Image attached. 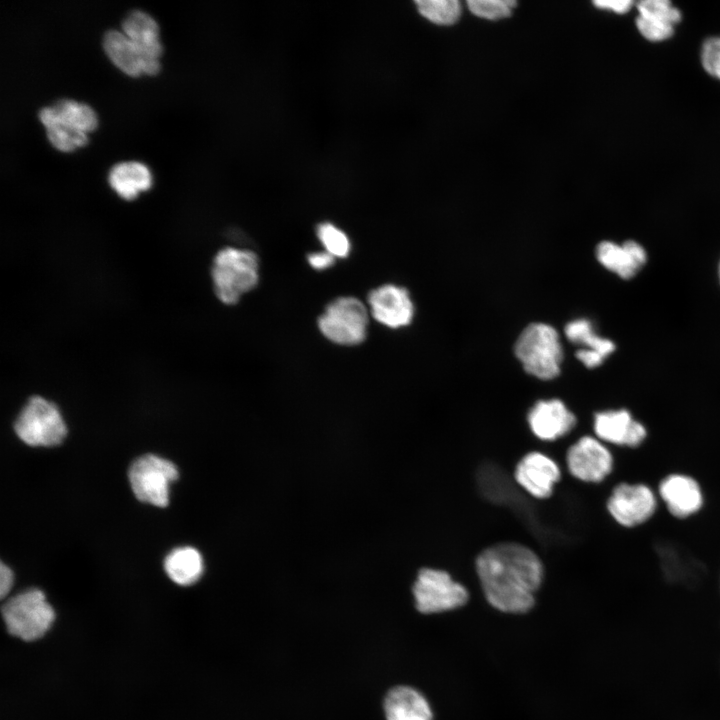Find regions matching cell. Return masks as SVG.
Wrapping results in <instances>:
<instances>
[{
	"mask_svg": "<svg viewBox=\"0 0 720 720\" xmlns=\"http://www.w3.org/2000/svg\"><path fill=\"white\" fill-rule=\"evenodd\" d=\"M476 569L488 602L508 613L527 612L534 605L543 567L529 548L516 543H502L484 550Z\"/></svg>",
	"mask_w": 720,
	"mask_h": 720,
	"instance_id": "cell-1",
	"label": "cell"
},
{
	"mask_svg": "<svg viewBox=\"0 0 720 720\" xmlns=\"http://www.w3.org/2000/svg\"><path fill=\"white\" fill-rule=\"evenodd\" d=\"M514 352L525 371L539 379L550 380L560 373L563 359L559 334L545 323H532L519 335Z\"/></svg>",
	"mask_w": 720,
	"mask_h": 720,
	"instance_id": "cell-2",
	"label": "cell"
},
{
	"mask_svg": "<svg viewBox=\"0 0 720 720\" xmlns=\"http://www.w3.org/2000/svg\"><path fill=\"white\" fill-rule=\"evenodd\" d=\"M258 257L250 250L227 247L213 261L211 275L218 299L235 304L258 283Z\"/></svg>",
	"mask_w": 720,
	"mask_h": 720,
	"instance_id": "cell-3",
	"label": "cell"
},
{
	"mask_svg": "<svg viewBox=\"0 0 720 720\" xmlns=\"http://www.w3.org/2000/svg\"><path fill=\"white\" fill-rule=\"evenodd\" d=\"M1 613L8 633L24 641L43 637L55 619L53 607L44 593L35 588L8 599L2 605Z\"/></svg>",
	"mask_w": 720,
	"mask_h": 720,
	"instance_id": "cell-4",
	"label": "cell"
},
{
	"mask_svg": "<svg viewBox=\"0 0 720 720\" xmlns=\"http://www.w3.org/2000/svg\"><path fill=\"white\" fill-rule=\"evenodd\" d=\"M14 429L17 436L30 446H56L67 428L58 407L41 396H33L21 410Z\"/></svg>",
	"mask_w": 720,
	"mask_h": 720,
	"instance_id": "cell-5",
	"label": "cell"
},
{
	"mask_svg": "<svg viewBox=\"0 0 720 720\" xmlns=\"http://www.w3.org/2000/svg\"><path fill=\"white\" fill-rule=\"evenodd\" d=\"M368 312L355 297H340L329 303L318 319L321 333L340 345H357L367 335Z\"/></svg>",
	"mask_w": 720,
	"mask_h": 720,
	"instance_id": "cell-6",
	"label": "cell"
},
{
	"mask_svg": "<svg viewBox=\"0 0 720 720\" xmlns=\"http://www.w3.org/2000/svg\"><path fill=\"white\" fill-rule=\"evenodd\" d=\"M128 477L138 500L165 507L169 502L170 483L178 478V470L171 461L146 454L131 464Z\"/></svg>",
	"mask_w": 720,
	"mask_h": 720,
	"instance_id": "cell-7",
	"label": "cell"
},
{
	"mask_svg": "<svg viewBox=\"0 0 720 720\" xmlns=\"http://www.w3.org/2000/svg\"><path fill=\"white\" fill-rule=\"evenodd\" d=\"M416 608L424 614L439 613L463 606L467 590L442 570L422 569L413 585Z\"/></svg>",
	"mask_w": 720,
	"mask_h": 720,
	"instance_id": "cell-8",
	"label": "cell"
},
{
	"mask_svg": "<svg viewBox=\"0 0 720 720\" xmlns=\"http://www.w3.org/2000/svg\"><path fill=\"white\" fill-rule=\"evenodd\" d=\"M657 500L652 489L641 483L617 485L607 502L613 519L624 527H635L648 521L656 511Z\"/></svg>",
	"mask_w": 720,
	"mask_h": 720,
	"instance_id": "cell-9",
	"label": "cell"
},
{
	"mask_svg": "<svg viewBox=\"0 0 720 720\" xmlns=\"http://www.w3.org/2000/svg\"><path fill=\"white\" fill-rule=\"evenodd\" d=\"M567 464L574 477L586 482H600L612 471L613 458L599 439L585 436L570 447Z\"/></svg>",
	"mask_w": 720,
	"mask_h": 720,
	"instance_id": "cell-10",
	"label": "cell"
},
{
	"mask_svg": "<svg viewBox=\"0 0 720 720\" xmlns=\"http://www.w3.org/2000/svg\"><path fill=\"white\" fill-rule=\"evenodd\" d=\"M372 316L390 328L410 324L414 306L407 289L393 284L380 286L368 295Z\"/></svg>",
	"mask_w": 720,
	"mask_h": 720,
	"instance_id": "cell-11",
	"label": "cell"
},
{
	"mask_svg": "<svg viewBox=\"0 0 720 720\" xmlns=\"http://www.w3.org/2000/svg\"><path fill=\"white\" fill-rule=\"evenodd\" d=\"M594 431L599 440L631 448L641 445L647 437L645 426L626 409L597 413Z\"/></svg>",
	"mask_w": 720,
	"mask_h": 720,
	"instance_id": "cell-12",
	"label": "cell"
},
{
	"mask_svg": "<svg viewBox=\"0 0 720 720\" xmlns=\"http://www.w3.org/2000/svg\"><path fill=\"white\" fill-rule=\"evenodd\" d=\"M659 495L669 513L679 519L696 514L703 506L699 483L685 474H670L659 484Z\"/></svg>",
	"mask_w": 720,
	"mask_h": 720,
	"instance_id": "cell-13",
	"label": "cell"
},
{
	"mask_svg": "<svg viewBox=\"0 0 720 720\" xmlns=\"http://www.w3.org/2000/svg\"><path fill=\"white\" fill-rule=\"evenodd\" d=\"M515 478L534 497L546 498L551 495L554 484L559 480L560 470L551 458L533 452L518 463Z\"/></svg>",
	"mask_w": 720,
	"mask_h": 720,
	"instance_id": "cell-14",
	"label": "cell"
},
{
	"mask_svg": "<svg viewBox=\"0 0 720 720\" xmlns=\"http://www.w3.org/2000/svg\"><path fill=\"white\" fill-rule=\"evenodd\" d=\"M528 422L538 438L555 440L574 427L576 418L562 401L553 399L537 402L528 414Z\"/></svg>",
	"mask_w": 720,
	"mask_h": 720,
	"instance_id": "cell-15",
	"label": "cell"
},
{
	"mask_svg": "<svg viewBox=\"0 0 720 720\" xmlns=\"http://www.w3.org/2000/svg\"><path fill=\"white\" fill-rule=\"evenodd\" d=\"M596 257L606 269L623 279L634 277L647 261L645 249L634 240L621 245L603 241L596 248Z\"/></svg>",
	"mask_w": 720,
	"mask_h": 720,
	"instance_id": "cell-16",
	"label": "cell"
},
{
	"mask_svg": "<svg viewBox=\"0 0 720 720\" xmlns=\"http://www.w3.org/2000/svg\"><path fill=\"white\" fill-rule=\"evenodd\" d=\"M103 47L110 60L124 73L136 77L141 73L155 75L159 62L145 60L132 41L117 30H108L103 37Z\"/></svg>",
	"mask_w": 720,
	"mask_h": 720,
	"instance_id": "cell-17",
	"label": "cell"
},
{
	"mask_svg": "<svg viewBox=\"0 0 720 720\" xmlns=\"http://www.w3.org/2000/svg\"><path fill=\"white\" fill-rule=\"evenodd\" d=\"M122 29L145 60L159 62L162 53L159 27L149 14L141 10L130 11L122 21Z\"/></svg>",
	"mask_w": 720,
	"mask_h": 720,
	"instance_id": "cell-18",
	"label": "cell"
},
{
	"mask_svg": "<svg viewBox=\"0 0 720 720\" xmlns=\"http://www.w3.org/2000/svg\"><path fill=\"white\" fill-rule=\"evenodd\" d=\"M387 720H432V711L426 698L409 686H396L384 699Z\"/></svg>",
	"mask_w": 720,
	"mask_h": 720,
	"instance_id": "cell-19",
	"label": "cell"
},
{
	"mask_svg": "<svg viewBox=\"0 0 720 720\" xmlns=\"http://www.w3.org/2000/svg\"><path fill=\"white\" fill-rule=\"evenodd\" d=\"M39 119L45 128L54 123H61L85 133L94 130L97 126L96 114L90 106L69 99H61L51 107L42 108L39 111Z\"/></svg>",
	"mask_w": 720,
	"mask_h": 720,
	"instance_id": "cell-20",
	"label": "cell"
},
{
	"mask_svg": "<svg viewBox=\"0 0 720 720\" xmlns=\"http://www.w3.org/2000/svg\"><path fill=\"white\" fill-rule=\"evenodd\" d=\"M108 181L111 188L123 199L132 200L140 191L151 186V173L148 168L137 161L120 162L109 172Z\"/></svg>",
	"mask_w": 720,
	"mask_h": 720,
	"instance_id": "cell-21",
	"label": "cell"
},
{
	"mask_svg": "<svg viewBox=\"0 0 720 720\" xmlns=\"http://www.w3.org/2000/svg\"><path fill=\"white\" fill-rule=\"evenodd\" d=\"M168 577L181 586L192 585L203 572V559L198 550L185 546L172 550L164 560Z\"/></svg>",
	"mask_w": 720,
	"mask_h": 720,
	"instance_id": "cell-22",
	"label": "cell"
},
{
	"mask_svg": "<svg viewBox=\"0 0 720 720\" xmlns=\"http://www.w3.org/2000/svg\"><path fill=\"white\" fill-rule=\"evenodd\" d=\"M565 335L572 343L582 345V349L595 351L605 358L615 350L614 343L597 335L586 319L569 322L565 327Z\"/></svg>",
	"mask_w": 720,
	"mask_h": 720,
	"instance_id": "cell-23",
	"label": "cell"
},
{
	"mask_svg": "<svg viewBox=\"0 0 720 720\" xmlns=\"http://www.w3.org/2000/svg\"><path fill=\"white\" fill-rule=\"evenodd\" d=\"M419 13L438 25H451L460 17L461 6L457 0H418Z\"/></svg>",
	"mask_w": 720,
	"mask_h": 720,
	"instance_id": "cell-24",
	"label": "cell"
},
{
	"mask_svg": "<svg viewBox=\"0 0 720 720\" xmlns=\"http://www.w3.org/2000/svg\"><path fill=\"white\" fill-rule=\"evenodd\" d=\"M638 16L655 24L674 27L681 12L669 0H642L636 4Z\"/></svg>",
	"mask_w": 720,
	"mask_h": 720,
	"instance_id": "cell-25",
	"label": "cell"
},
{
	"mask_svg": "<svg viewBox=\"0 0 720 720\" xmlns=\"http://www.w3.org/2000/svg\"><path fill=\"white\" fill-rule=\"evenodd\" d=\"M46 133L50 143L63 152L82 147L88 142L85 132L61 123H54L46 127Z\"/></svg>",
	"mask_w": 720,
	"mask_h": 720,
	"instance_id": "cell-26",
	"label": "cell"
},
{
	"mask_svg": "<svg viewBox=\"0 0 720 720\" xmlns=\"http://www.w3.org/2000/svg\"><path fill=\"white\" fill-rule=\"evenodd\" d=\"M316 232L326 252L334 257H347L350 251V242L342 230L330 222H324L317 226Z\"/></svg>",
	"mask_w": 720,
	"mask_h": 720,
	"instance_id": "cell-27",
	"label": "cell"
},
{
	"mask_svg": "<svg viewBox=\"0 0 720 720\" xmlns=\"http://www.w3.org/2000/svg\"><path fill=\"white\" fill-rule=\"evenodd\" d=\"M467 4L475 15L498 20L510 16L516 2L512 0H468Z\"/></svg>",
	"mask_w": 720,
	"mask_h": 720,
	"instance_id": "cell-28",
	"label": "cell"
},
{
	"mask_svg": "<svg viewBox=\"0 0 720 720\" xmlns=\"http://www.w3.org/2000/svg\"><path fill=\"white\" fill-rule=\"evenodd\" d=\"M701 63L708 74L720 80V36L706 39L701 48Z\"/></svg>",
	"mask_w": 720,
	"mask_h": 720,
	"instance_id": "cell-29",
	"label": "cell"
},
{
	"mask_svg": "<svg viewBox=\"0 0 720 720\" xmlns=\"http://www.w3.org/2000/svg\"><path fill=\"white\" fill-rule=\"evenodd\" d=\"M634 2L631 0H597L594 1V5L601 9L611 10L618 14H624L628 12L633 6Z\"/></svg>",
	"mask_w": 720,
	"mask_h": 720,
	"instance_id": "cell-30",
	"label": "cell"
},
{
	"mask_svg": "<svg viewBox=\"0 0 720 720\" xmlns=\"http://www.w3.org/2000/svg\"><path fill=\"white\" fill-rule=\"evenodd\" d=\"M335 257L328 252H317L308 255L310 266L316 270H324L334 264Z\"/></svg>",
	"mask_w": 720,
	"mask_h": 720,
	"instance_id": "cell-31",
	"label": "cell"
},
{
	"mask_svg": "<svg viewBox=\"0 0 720 720\" xmlns=\"http://www.w3.org/2000/svg\"><path fill=\"white\" fill-rule=\"evenodd\" d=\"M576 357H577L578 360H580L587 368H595V367H598V366H600V365L603 363V361H604V359H605L604 356H602L601 354H599V353H597V352H595V351H591V350H587V349H582V348L579 349V350L576 352Z\"/></svg>",
	"mask_w": 720,
	"mask_h": 720,
	"instance_id": "cell-32",
	"label": "cell"
},
{
	"mask_svg": "<svg viewBox=\"0 0 720 720\" xmlns=\"http://www.w3.org/2000/svg\"><path fill=\"white\" fill-rule=\"evenodd\" d=\"M14 575L12 570L3 562L0 565V597L2 599L9 593L13 585Z\"/></svg>",
	"mask_w": 720,
	"mask_h": 720,
	"instance_id": "cell-33",
	"label": "cell"
},
{
	"mask_svg": "<svg viewBox=\"0 0 720 720\" xmlns=\"http://www.w3.org/2000/svg\"><path fill=\"white\" fill-rule=\"evenodd\" d=\"M719 278H720V264H719Z\"/></svg>",
	"mask_w": 720,
	"mask_h": 720,
	"instance_id": "cell-34",
	"label": "cell"
}]
</instances>
